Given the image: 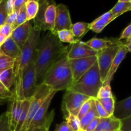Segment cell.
<instances>
[{
    "mask_svg": "<svg viewBox=\"0 0 131 131\" xmlns=\"http://www.w3.org/2000/svg\"><path fill=\"white\" fill-rule=\"evenodd\" d=\"M59 40L57 35L51 31L40 39L36 49L34 63L37 73V84L42 83L45 74L51 67L65 53L68 52Z\"/></svg>",
    "mask_w": 131,
    "mask_h": 131,
    "instance_id": "obj_1",
    "label": "cell"
},
{
    "mask_svg": "<svg viewBox=\"0 0 131 131\" xmlns=\"http://www.w3.org/2000/svg\"><path fill=\"white\" fill-rule=\"evenodd\" d=\"M41 29L38 26H34L32 29L30 37L21 49V54L18 60H15L14 67V72L15 74V88L14 94L20 101H23V86H22V79L24 70L26 67L35 58L36 49L40 40Z\"/></svg>",
    "mask_w": 131,
    "mask_h": 131,
    "instance_id": "obj_2",
    "label": "cell"
},
{
    "mask_svg": "<svg viewBox=\"0 0 131 131\" xmlns=\"http://www.w3.org/2000/svg\"><path fill=\"white\" fill-rule=\"evenodd\" d=\"M67 52L55 62L45 74L42 83L49 86L52 90H68L73 83Z\"/></svg>",
    "mask_w": 131,
    "mask_h": 131,
    "instance_id": "obj_3",
    "label": "cell"
},
{
    "mask_svg": "<svg viewBox=\"0 0 131 131\" xmlns=\"http://www.w3.org/2000/svg\"><path fill=\"white\" fill-rule=\"evenodd\" d=\"M102 85L103 83L101 81L99 65L96 61L79 80L72 83L68 90L96 99L99 90Z\"/></svg>",
    "mask_w": 131,
    "mask_h": 131,
    "instance_id": "obj_4",
    "label": "cell"
},
{
    "mask_svg": "<svg viewBox=\"0 0 131 131\" xmlns=\"http://www.w3.org/2000/svg\"><path fill=\"white\" fill-rule=\"evenodd\" d=\"M56 15V5L54 2L39 1V10L34 19L35 26L39 27L41 30L52 31L55 25Z\"/></svg>",
    "mask_w": 131,
    "mask_h": 131,
    "instance_id": "obj_5",
    "label": "cell"
},
{
    "mask_svg": "<svg viewBox=\"0 0 131 131\" xmlns=\"http://www.w3.org/2000/svg\"><path fill=\"white\" fill-rule=\"evenodd\" d=\"M52 88L44 83H42L38 84L34 94L29 99L30 104L28 110V117L20 131H27L28 130L32 119L38 109L40 107L49 95L53 92Z\"/></svg>",
    "mask_w": 131,
    "mask_h": 131,
    "instance_id": "obj_6",
    "label": "cell"
},
{
    "mask_svg": "<svg viewBox=\"0 0 131 131\" xmlns=\"http://www.w3.org/2000/svg\"><path fill=\"white\" fill-rule=\"evenodd\" d=\"M124 42L120 41L118 43H115L105 49L99 51L97 53V61L99 69L101 81L103 83L106 80V78L108 74L113 61L117 54L120 46Z\"/></svg>",
    "mask_w": 131,
    "mask_h": 131,
    "instance_id": "obj_7",
    "label": "cell"
},
{
    "mask_svg": "<svg viewBox=\"0 0 131 131\" xmlns=\"http://www.w3.org/2000/svg\"><path fill=\"white\" fill-rule=\"evenodd\" d=\"M90 97L79 93L66 91L62 101V111L64 118L69 115L78 116V113L83 104Z\"/></svg>",
    "mask_w": 131,
    "mask_h": 131,
    "instance_id": "obj_8",
    "label": "cell"
},
{
    "mask_svg": "<svg viewBox=\"0 0 131 131\" xmlns=\"http://www.w3.org/2000/svg\"><path fill=\"white\" fill-rule=\"evenodd\" d=\"M34 59L26 67L23 72L22 86L24 99H29L34 94L38 85Z\"/></svg>",
    "mask_w": 131,
    "mask_h": 131,
    "instance_id": "obj_9",
    "label": "cell"
},
{
    "mask_svg": "<svg viewBox=\"0 0 131 131\" xmlns=\"http://www.w3.org/2000/svg\"><path fill=\"white\" fill-rule=\"evenodd\" d=\"M97 56L80 59L69 60L70 69L72 74L73 83L79 80L97 61Z\"/></svg>",
    "mask_w": 131,
    "mask_h": 131,
    "instance_id": "obj_10",
    "label": "cell"
},
{
    "mask_svg": "<svg viewBox=\"0 0 131 131\" xmlns=\"http://www.w3.org/2000/svg\"><path fill=\"white\" fill-rule=\"evenodd\" d=\"M72 24L67 6L62 3L56 5L55 25L53 30L51 32L56 35L58 32L63 29H70Z\"/></svg>",
    "mask_w": 131,
    "mask_h": 131,
    "instance_id": "obj_11",
    "label": "cell"
},
{
    "mask_svg": "<svg viewBox=\"0 0 131 131\" xmlns=\"http://www.w3.org/2000/svg\"><path fill=\"white\" fill-rule=\"evenodd\" d=\"M97 51L91 48L86 44L85 42L79 40L72 44L70 49L68 51L67 57L69 60L80 59L97 56Z\"/></svg>",
    "mask_w": 131,
    "mask_h": 131,
    "instance_id": "obj_12",
    "label": "cell"
},
{
    "mask_svg": "<svg viewBox=\"0 0 131 131\" xmlns=\"http://www.w3.org/2000/svg\"><path fill=\"white\" fill-rule=\"evenodd\" d=\"M33 28V20H28L13 30L11 37L20 49L30 37Z\"/></svg>",
    "mask_w": 131,
    "mask_h": 131,
    "instance_id": "obj_13",
    "label": "cell"
},
{
    "mask_svg": "<svg viewBox=\"0 0 131 131\" xmlns=\"http://www.w3.org/2000/svg\"><path fill=\"white\" fill-rule=\"evenodd\" d=\"M57 92H56V91H53L47 97V98L43 102V103L42 104L40 107L38 109L37 112L35 115L34 117L32 119L31 122L30 123V125L29 126V128H28V130H31V129L37 127L42 126V125H43L46 123L47 118V113L50 104H51L52 98H53L54 96L55 95V94Z\"/></svg>",
    "mask_w": 131,
    "mask_h": 131,
    "instance_id": "obj_14",
    "label": "cell"
},
{
    "mask_svg": "<svg viewBox=\"0 0 131 131\" xmlns=\"http://www.w3.org/2000/svg\"><path fill=\"white\" fill-rule=\"evenodd\" d=\"M22 105H23V101L19 100L14 95V98L11 101L10 107L7 110L8 112L9 124H10L11 131H15V127L19 121L20 112H21Z\"/></svg>",
    "mask_w": 131,
    "mask_h": 131,
    "instance_id": "obj_15",
    "label": "cell"
},
{
    "mask_svg": "<svg viewBox=\"0 0 131 131\" xmlns=\"http://www.w3.org/2000/svg\"><path fill=\"white\" fill-rule=\"evenodd\" d=\"M127 52L128 50L127 48L126 45L124 43L122 45L120 46V49H119L117 54H116L113 61L111 67H110V70H109L108 72V74H107V76H106V80H105L103 84H111V81H112L114 75H115V74L116 73L118 68L120 66V63H121L122 61H123L124 58L125 57V56H126Z\"/></svg>",
    "mask_w": 131,
    "mask_h": 131,
    "instance_id": "obj_16",
    "label": "cell"
},
{
    "mask_svg": "<svg viewBox=\"0 0 131 131\" xmlns=\"http://www.w3.org/2000/svg\"><path fill=\"white\" fill-rule=\"evenodd\" d=\"M115 19V18L110 10L95 19L93 22L89 23V28L95 33H99L102 31L106 26L108 25Z\"/></svg>",
    "mask_w": 131,
    "mask_h": 131,
    "instance_id": "obj_17",
    "label": "cell"
},
{
    "mask_svg": "<svg viewBox=\"0 0 131 131\" xmlns=\"http://www.w3.org/2000/svg\"><path fill=\"white\" fill-rule=\"evenodd\" d=\"M113 116L120 120L131 116V96L115 102Z\"/></svg>",
    "mask_w": 131,
    "mask_h": 131,
    "instance_id": "obj_18",
    "label": "cell"
},
{
    "mask_svg": "<svg viewBox=\"0 0 131 131\" xmlns=\"http://www.w3.org/2000/svg\"><path fill=\"white\" fill-rule=\"evenodd\" d=\"M122 127L121 120L115 118L113 115L100 119L99 123L95 131H111L120 130Z\"/></svg>",
    "mask_w": 131,
    "mask_h": 131,
    "instance_id": "obj_19",
    "label": "cell"
},
{
    "mask_svg": "<svg viewBox=\"0 0 131 131\" xmlns=\"http://www.w3.org/2000/svg\"><path fill=\"white\" fill-rule=\"evenodd\" d=\"M0 51L6 56L15 60H18L21 54V49L17 45L11 36L6 38L3 44L0 47Z\"/></svg>",
    "mask_w": 131,
    "mask_h": 131,
    "instance_id": "obj_20",
    "label": "cell"
},
{
    "mask_svg": "<svg viewBox=\"0 0 131 131\" xmlns=\"http://www.w3.org/2000/svg\"><path fill=\"white\" fill-rule=\"evenodd\" d=\"M119 42H120V40L116 38H98L95 37L86 42L85 43L91 48L99 52L115 43H118Z\"/></svg>",
    "mask_w": 131,
    "mask_h": 131,
    "instance_id": "obj_21",
    "label": "cell"
},
{
    "mask_svg": "<svg viewBox=\"0 0 131 131\" xmlns=\"http://www.w3.org/2000/svg\"><path fill=\"white\" fill-rule=\"evenodd\" d=\"M15 74L14 68L8 69L0 74V82L5 89L11 91L10 88L15 84Z\"/></svg>",
    "mask_w": 131,
    "mask_h": 131,
    "instance_id": "obj_22",
    "label": "cell"
},
{
    "mask_svg": "<svg viewBox=\"0 0 131 131\" xmlns=\"http://www.w3.org/2000/svg\"><path fill=\"white\" fill-rule=\"evenodd\" d=\"M110 11L115 19L127 12L131 11V0H119Z\"/></svg>",
    "mask_w": 131,
    "mask_h": 131,
    "instance_id": "obj_23",
    "label": "cell"
},
{
    "mask_svg": "<svg viewBox=\"0 0 131 131\" xmlns=\"http://www.w3.org/2000/svg\"><path fill=\"white\" fill-rule=\"evenodd\" d=\"M97 118H100L99 116V114L97 113V109H96L95 105L94 102V99H93V103H92V107L90 111L82 118L80 120V124H81V128L82 130H85L86 127L92 122L93 120Z\"/></svg>",
    "mask_w": 131,
    "mask_h": 131,
    "instance_id": "obj_24",
    "label": "cell"
},
{
    "mask_svg": "<svg viewBox=\"0 0 131 131\" xmlns=\"http://www.w3.org/2000/svg\"><path fill=\"white\" fill-rule=\"evenodd\" d=\"M70 30L72 32L75 39L79 40V39L90 30L89 23L78 22L72 24Z\"/></svg>",
    "mask_w": 131,
    "mask_h": 131,
    "instance_id": "obj_25",
    "label": "cell"
},
{
    "mask_svg": "<svg viewBox=\"0 0 131 131\" xmlns=\"http://www.w3.org/2000/svg\"><path fill=\"white\" fill-rule=\"evenodd\" d=\"M27 20H32L36 17L39 10V1L27 0L25 3Z\"/></svg>",
    "mask_w": 131,
    "mask_h": 131,
    "instance_id": "obj_26",
    "label": "cell"
},
{
    "mask_svg": "<svg viewBox=\"0 0 131 131\" xmlns=\"http://www.w3.org/2000/svg\"><path fill=\"white\" fill-rule=\"evenodd\" d=\"M29 104H30V100L24 99L23 101V105H22V110L19 116V121H18L17 126L15 127V131H20L23 128L27 117H28V110H29Z\"/></svg>",
    "mask_w": 131,
    "mask_h": 131,
    "instance_id": "obj_27",
    "label": "cell"
},
{
    "mask_svg": "<svg viewBox=\"0 0 131 131\" xmlns=\"http://www.w3.org/2000/svg\"><path fill=\"white\" fill-rule=\"evenodd\" d=\"M15 60L6 56L0 51V74L8 69L14 68Z\"/></svg>",
    "mask_w": 131,
    "mask_h": 131,
    "instance_id": "obj_28",
    "label": "cell"
},
{
    "mask_svg": "<svg viewBox=\"0 0 131 131\" xmlns=\"http://www.w3.org/2000/svg\"><path fill=\"white\" fill-rule=\"evenodd\" d=\"M57 36L59 40L61 42L69 43L70 44H73L75 43L78 40H75L74 37L72 32L70 29H63L57 33Z\"/></svg>",
    "mask_w": 131,
    "mask_h": 131,
    "instance_id": "obj_29",
    "label": "cell"
},
{
    "mask_svg": "<svg viewBox=\"0 0 131 131\" xmlns=\"http://www.w3.org/2000/svg\"><path fill=\"white\" fill-rule=\"evenodd\" d=\"M99 102L101 104L104 110L107 112V113L112 116L113 115L114 110H115V97L113 96L111 97H109V98L106 99H97Z\"/></svg>",
    "mask_w": 131,
    "mask_h": 131,
    "instance_id": "obj_30",
    "label": "cell"
},
{
    "mask_svg": "<svg viewBox=\"0 0 131 131\" xmlns=\"http://www.w3.org/2000/svg\"><path fill=\"white\" fill-rule=\"evenodd\" d=\"M64 118L65 119V122L68 124L69 127L73 131L82 130L81 128L80 120L78 119V118L76 116L69 115Z\"/></svg>",
    "mask_w": 131,
    "mask_h": 131,
    "instance_id": "obj_31",
    "label": "cell"
},
{
    "mask_svg": "<svg viewBox=\"0 0 131 131\" xmlns=\"http://www.w3.org/2000/svg\"><path fill=\"white\" fill-rule=\"evenodd\" d=\"M26 21H28L27 20V14L26 10V6L24 5L17 14L16 20H15V23L12 25L13 30L16 28H17L18 26H19L25 23Z\"/></svg>",
    "mask_w": 131,
    "mask_h": 131,
    "instance_id": "obj_32",
    "label": "cell"
},
{
    "mask_svg": "<svg viewBox=\"0 0 131 131\" xmlns=\"http://www.w3.org/2000/svg\"><path fill=\"white\" fill-rule=\"evenodd\" d=\"M112 91H111L110 84H103L99 90L97 95V99H106L113 97Z\"/></svg>",
    "mask_w": 131,
    "mask_h": 131,
    "instance_id": "obj_33",
    "label": "cell"
},
{
    "mask_svg": "<svg viewBox=\"0 0 131 131\" xmlns=\"http://www.w3.org/2000/svg\"><path fill=\"white\" fill-rule=\"evenodd\" d=\"M54 116V110H52V111L50 113L49 115L47 116V120H46V123L43 125L34 128L33 129H31L29 131H49V130L50 125H51V123L53 120Z\"/></svg>",
    "mask_w": 131,
    "mask_h": 131,
    "instance_id": "obj_34",
    "label": "cell"
},
{
    "mask_svg": "<svg viewBox=\"0 0 131 131\" xmlns=\"http://www.w3.org/2000/svg\"><path fill=\"white\" fill-rule=\"evenodd\" d=\"M0 131H11L7 111L0 116Z\"/></svg>",
    "mask_w": 131,
    "mask_h": 131,
    "instance_id": "obj_35",
    "label": "cell"
},
{
    "mask_svg": "<svg viewBox=\"0 0 131 131\" xmlns=\"http://www.w3.org/2000/svg\"><path fill=\"white\" fill-rule=\"evenodd\" d=\"M93 99L90 98V99H88V101H86L84 104H83V106L81 107L80 110H79V113H78V115L77 116V117L78 118L79 120L90 111V110L91 109L92 107V103H93Z\"/></svg>",
    "mask_w": 131,
    "mask_h": 131,
    "instance_id": "obj_36",
    "label": "cell"
},
{
    "mask_svg": "<svg viewBox=\"0 0 131 131\" xmlns=\"http://www.w3.org/2000/svg\"><path fill=\"white\" fill-rule=\"evenodd\" d=\"M14 92L0 88V104L6 101H12L14 98Z\"/></svg>",
    "mask_w": 131,
    "mask_h": 131,
    "instance_id": "obj_37",
    "label": "cell"
},
{
    "mask_svg": "<svg viewBox=\"0 0 131 131\" xmlns=\"http://www.w3.org/2000/svg\"><path fill=\"white\" fill-rule=\"evenodd\" d=\"M8 14L6 10V0H2L0 4V26L6 23Z\"/></svg>",
    "mask_w": 131,
    "mask_h": 131,
    "instance_id": "obj_38",
    "label": "cell"
},
{
    "mask_svg": "<svg viewBox=\"0 0 131 131\" xmlns=\"http://www.w3.org/2000/svg\"><path fill=\"white\" fill-rule=\"evenodd\" d=\"M94 102L95 105L96 109H97V113L99 114V116L101 118H106L110 116V115L107 113V111L104 110V108L103 107V106L101 105V104L99 102L98 100L97 99H94Z\"/></svg>",
    "mask_w": 131,
    "mask_h": 131,
    "instance_id": "obj_39",
    "label": "cell"
},
{
    "mask_svg": "<svg viewBox=\"0 0 131 131\" xmlns=\"http://www.w3.org/2000/svg\"><path fill=\"white\" fill-rule=\"evenodd\" d=\"M12 31L13 28L11 24L5 23L3 25L0 26V34L5 36L6 38L11 36Z\"/></svg>",
    "mask_w": 131,
    "mask_h": 131,
    "instance_id": "obj_40",
    "label": "cell"
},
{
    "mask_svg": "<svg viewBox=\"0 0 131 131\" xmlns=\"http://www.w3.org/2000/svg\"><path fill=\"white\" fill-rule=\"evenodd\" d=\"M122 131H131V116L121 120Z\"/></svg>",
    "mask_w": 131,
    "mask_h": 131,
    "instance_id": "obj_41",
    "label": "cell"
},
{
    "mask_svg": "<svg viewBox=\"0 0 131 131\" xmlns=\"http://www.w3.org/2000/svg\"><path fill=\"white\" fill-rule=\"evenodd\" d=\"M131 37V23L127 27L124 29V30L123 31L122 33L121 36H120V38H118L119 40L121 41L122 40H127L128 38H129Z\"/></svg>",
    "mask_w": 131,
    "mask_h": 131,
    "instance_id": "obj_42",
    "label": "cell"
},
{
    "mask_svg": "<svg viewBox=\"0 0 131 131\" xmlns=\"http://www.w3.org/2000/svg\"><path fill=\"white\" fill-rule=\"evenodd\" d=\"M100 119L101 118H97L95 119L88 126L86 127L84 131H95V129H97V126L99 125V123Z\"/></svg>",
    "mask_w": 131,
    "mask_h": 131,
    "instance_id": "obj_43",
    "label": "cell"
},
{
    "mask_svg": "<svg viewBox=\"0 0 131 131\" xmlns=\"http://www.w3.org/2000/svg\"><path fill=\"white\" fill-rule=\"evenodd\" d=\"M26 0H14V12L17 14L19 13L20 9L22 8L23 6L25 5Z\"/></svg>",
    "mask_w": 131,
    "mask_h": 131,
    "instance_id": "obj_44",
    "label": "cell"
},
{
    "mask_svg": "<svg viewBox=\"0 0 131 131\" xmlns=\"http://www.w3.org/2000/svg\"><path fill=\"white\" fill-rule=\"evenodd\" d=\"M54 131H73L69 127L68 124L65 121L63 122L60 124H58L56 126Z\"/></svg>",
    "mask_w": 131,
    "mask_h": 131,
    "instance_id": "obj_45",
    "label": "cell"
},
{
    "mask_svg": "<svg viewBox=\"0 0 131 131\" xmlns=\"http://www.w3.org/2000/svg\"><path fill=\"white\" fill-rule=\"evenodd\" d=\"M14 0H8L6 1V10L7 12L8 15L13 14L14 12Z\"/></svg>",
    "mask_w": 131,
    "mask_h": 131,
    "instance_id": "obj_46",
    "label": "cell"
},
{
    "mask_svg": "<svg viewBox=\"0 0 131 131\" xmlns=\"http://www.w3.org/2000/svg\"><path fill=\"white\" fill-rule=\"evenodd\" d=\"M17 17V14L15 12H14L13 14H10V15H8L6 20V23L11 24L12 26L15 23V20H16Z\"/></svg>",
    "mask_w": 131,
    "mask_h": 131,
    "instance_id": "obj_47",
    "label": "cell"
},
{
    "mask_svg": "<svg viewBox=\"0 0 131 131\" xmlns=\"http://www.w3.org/2000/svg\"><path fill=\"white\" fill-rule=\"evenodd\" d=\"M6 37H5V36L2 35L0 34V47L2 46V45L3 44L4 42H5V40H6Z\"/></svg>",
    "mask_w": 131,
    "mask_h": 131,
    "instance_id": "obj_48",
    "label": "cell"
},
{
    "mask_svg": "<svg viewBox=\"0 0 131 131\" xmlns=\"http://www.w3.org/2000/svg\"><path fill=\"white\" fill-rule=\"evenodd\" d=\"M127 46V48L128 52H131V43H129V44H125Z\"/></svg>",
    "mask_w": 131,
    "mask_h": 131,
    "instance_id": "obj_49",
    "label": "cell"
},
{
    "mask_svg": "<svg viewBox=\"0 0 131 131\" xmlns=\"http://www.w3.org/2000/svg\"><path fill=\"white\" fill-rule=\"evenodd\" d=\"M125 44H129V43H131V37L129 38H128L127 40H125V42H124Z\"/></svg>",
    "mask_w": 131,
    "mask_h": 131,
    "instance_id": "obj_50",
    "label": "cell"
},
{
    "mask_svg": "<svg viewBox=\"0 0 131 131\" xmlns=\"http://www.w3.org/2000/svg\"><path fill=\"white\" fill-rule=\"evenodd\" d=\"M0 88H3V89H5V87L3 86V84H1V82H0ZM5 90H6V89H5Z\"/></svg>",
    "mask_w": 131,
    "mask_h": 131,
    "instance_id": "obj_51",
    "label": "cell"
},
{
    "mask_svg": "<svg viewBox=\"0 0 131 131\" xmlns=\"http://www.w3.org/2000/svg\"><path fill=\"white\" fill-rule=\"evenodd\" d=\"M111 131H122L121 129L120 130H111Z\"/></svg>",
    "mask_w": 131,
    "mask_h": 131,
    "instance_id": "obj_52",
    "label": "cell"
},
{
    "mask_svg": "<svg viewBox=\"0 0 131 131\" xmlns=\"http://www.w3.org/2000/svg\"><path fill=\"white\" fill-rule=\"evenodd\" d=\"M1 1H2V0H0V4H1Z\"/></svg>",
    "mask_w": 131,
    "mask_h": 131,
    "instance_id": "obj_53",
    "label": "cell"
},
{
    "mask_svg": "<svg viewBox=\"0 0 131 131\" xmlns=\"http://www.w3.org/2000/svg\"><path fill=\"white\" fill-rule=\"evenodd\" d=\"M27 131H29V130H27Z\"/></svg>",
    "mask_w": 131,
    "mask_h": 131,
    "instance_id": "obj_54",
    "label": "cell"
},
{
    "mask_svg": "<svg viewBox=\"0 0 131 131\" xmlns=\"http://www.w3.org/2000/svg\"><path fill=\"white\" fill-rule=\"evenodd\" d=\"M81 131H84V130H81Z\"/></svg>",
    "mask_w": 131,
    "mask_h": 131,
    "instance_id": "obj_55",
    "label": "cell"
},
{
    "mask_svg": "<svg viewBox=\"0 0 131 131\" xmlns=\"http://www.w3.org/2000/svg\"></svg>",
    "mask_w": 131,
    "mask_h": 131,
    "instance_id": "obj_56",
    "label": "cell"
}]
</instances>
